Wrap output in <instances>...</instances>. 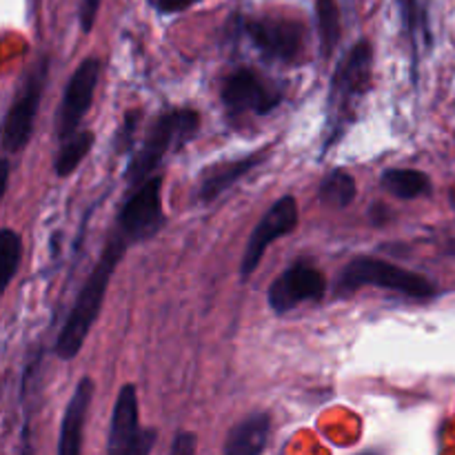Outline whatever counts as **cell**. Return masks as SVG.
Listing matches in <instances>:
<instances>
[{"label":"cell","mask_w":455,"mask_h":455,"mask_svg":"<svg viewBox=\"0 0 455 455\" xmlns=\"http://www.w3.org/2000/svg\"><path fill=\"white\" fill-rule=\"evenodd\" d=\"M364 287L387 289V291L403 293L409 300L427 302L438 296V287L425 278L422 274H416L411 269L394 265V262L380 260V258L360 256L354 258L345 269L340 271L338 278L336 293L340 296H351Z\"/></svg>","instance_id":"cell-4"},{"label":"cell","mask_w":455,"mask_h":455,"mask_svg":"<svg viewBox=\"0 0 455 455\" xmlns=\"http://www.w3.org/2000/svg\"><path fill=\"white\" fill-rule=\"evenodd\" d=\"M382 189L400 200H413L431 191V178L418 169H387L380 176Z\"/></svg>","instance_id":"cell-16"},{"label":"cell","mask_w":455,"mask_h":455,"mask_svg":"<svg viewBox=\"0 0 455 455\" xmlns=\"http://www.w3.org/2000/svg\"><path fill=\"white\" fill-rule=\"evenodd\" d=\"M93 142H96L93 132H76L74 136L62 140V147L58 149L56 160H53V172H56V176H71L80 167V163L87 158L89 151L93 149Z\"/></svg>","instance_id":"cell-18"},{"label":"cell","mask_w":455,"mask_h":455,"mask_svg":"<svg viewBox=\"0 0 455 455\" xmlns=\"http://www.w3.org/2000/svg\"><path fill=\"white\" fill-rule=\"evenodd\" d=\"M49 80V58L31 62V69L22 78L20 89L13 96L3 124V151L4 156L20 154L31 140L36 116H38L40 100H43L44 84Z\"/></svg>","instance_id":"cell-5"},{"label":"cell","mask_w":455,"mask_h":455,"mask_svg":"<svg viewBox=\"0 0 455 455\" xmlns=\"http://www.w3.org/2000/svg\"><path fill=\"white\" fill-rule=\"evenodd\" d=\"M358 196V185H355L354 176L345 169H333L331 173L324 176V180L318 187V200L324 207L331 209H345Z\"/></svg>","instance_id":"cell-17"},{"label":"cell","mask_w":455,"mask_h":455,"mask_svg":"<svg viewBox=\"0 0 455 455\" xmlns=\"http://www.w3.org/2000/svg\"><path fill=\"white\" fill-rule=\"evenodd\" d=\"M373 74V47L369 40H358L354 47L347 52L340 65L336 67L331 78V89H329V111H327V142L340 138L345 127L354 123L355 107L360 105L364 96L371 89Z\"/></svg>","instance_id":"cell-2"},{"label":"cell","mask_w":455,"mask_h":455,"mask_svg":"<svg viewBox=\"0 0 455 455\" xmlns=\"http://www.w3.org/2000/svg\"><path fill=\"white\" fill-rule=\"evenodd\" d=\"M327 275L307 262L284 269L267 289V302L275 314H289L305 302H320L327 293Z\"/></svg>","instance_id":"cell-11"},{"label":"cell","mask_w":455,"mask_h":455,"mask_svg":"<svg viewBox=\"0 0 455 455\" xmlns=\"http://www.w3.org/2000/svg\"><path fill=\"white\" fill-rule=\"evenodd\" d=\"M196 449H198V438H196V434H189V431H180L172 444L173 455H191L196 453Z\"/></svg>","instance_id":"cell-24"},{"label":"cell","mask_w":455,"mask_h":455,"mask_svg":"<svg viewBox=\"0 0 455 455\" xmlns=\"http://www.w3.org/2000/svg\"><path fill=\"white\" fill-rule=\"evenodd\" d=\"M203 3V0H149L151 7L158 13H178L185 9L194 7V4Z\"/></svg>","instance_id":"cell-23"},{"label":"cell","mask_w":455,"mask_h":455,"mask_svg":"<svg viewBox=\"0 0 455 455\" xmlns=\"http://www.w3.org/2000/svg\"><path fill=\"white\" fill-rule=\"evenodd\" d=\"M129 244L132 243L116 229L107 238L100 258H98L92 274L87 275L84 284L80 287L78 298H76L74 307H71L69 315H67L65 324H62L60 333L56 338L53 354L60 360L76 358L80 354V349H83L89 331H92V327L96 324L98 315L102 311V302H105L111 275H114L116 267L124 258V253H127Z\"/></svg>","instance_id":"cell-1"},{"label":"cell","mask_w":455,"mask_h":455,"mask_svg":"<svg viewBox=\"0 0 455 455\" xmlns=\"http://www.w3.org/2000/svg\"><path fill=\"white\" fill-rule=\"evenodd\" d=\"M100 4L102 0H80V27H83L84 34H89V31L93 29V25H96V18H98V12H100Z\"/></svg>","instance_id":"cell-22"},{"label":"cell","mask_w":455,"mask_h":455,"mask_svg":"<svg viewBox=\"0 0 455 455\" xmlns=\"http://www.w3.org/2000/svg\"><path fill=\"white\" fill-rule=\"evenodd\" d=\"M267 160V151H256L251 156H244L240 160H229V163L213 164V167L204 169V173L200 176L198 182V203L209 204L213 200L220 198L225 191H229L231 187L238 180H243L247 173H251L258 164H262Z\"/></svg>","instance_id":"cell-14"},{"label":"cell","mask_w":455,"mask_h":455,"mask_svg":"<svg viewBox=\"0 0 455 455\" xmlns=\"http://www.w3.org/2000/svg\"><path fill=\"white\" fill-rule=\"evenodd\" d=\"M136 123H138L136 111H133V114L124 116L123 129H120L118 136H116V145H118L120 151L129 149V145H132V133H133V129H136Z\"/></svg>","instance_id":"cell-25"},{"label":"cell","mask_w":455,"mask_h":455,"mask_svg":"<svg viewBox=\"0 0 455 455\" xmlns=\"http://www.w3.org/2000/svg\"><path fill=\"white\" fill-rule=\"evenodd\" d=\"M298 216L300 213H298V203L293 196H283L267 209V213L253 227L251 235L247 240V249H244L243 262H240V278H251L253 271L260 267L262 256L269 249V244L296 229Z\"/></svg>","instance_id":"cell-12"},{"label":"cell","mask_w":455,"mask_h":455,"mask_svg":"<svg viewBox=\"0 0 455 455\" xmlns=\"http://www.w3.org/2000/svg\"><path fill=\"white\" fill-rule=\"evenodd\" d=\"M271 435V416L256 411L240 420L227 435L222 451L227 455H258L265 451Z\"/></svg>","instance_id":"cell-15"},{"label":"cell","mask_w":455,"mask_h":455,"mask_svg":"<svg viewBox=\"0 0 455 455\" xmlns=\"http://www.w3.org/2000/svg\"><path fill=\"white\" fill-rule=\"evenodd\" d=\"M400 3V13H403L404 29H407L409 38L416 44V34L420 27H427L425 16H422L420 7H418V0H398Z\"/></svg>","instance_id":"cell-21"},{"label":"cell","mask_w":455,"mask_h":455,"mask_svg":"<svg viewBox=\"0 0 455 455\" xmlns=\"http://www.w3.org/2000/svg\"><path fill=\"white\" fill-rule=\"evenodd\" d=\"M315 25H318V38L323 56L329 58L342 38L340 7L336 0H315Z\"/></svg>","instance_id":"cell-19"},{"label":"cell","mask_w":455,"mask_h":455,"mask_svg":"<svg viewBox=\"0 0 455 455\" xmlns=\"http://www.w3.org/2000/svg\"><path fill=\"white\" fill-rule=\"evenodd\" d=\"M160 189H163V176L154 173L142 185L132 189L123 207L118 209L114 229L120 231L132 244L154 238L164 227Z\"/></svg>","instance_id":"cell-8"},{"label":"cell","mask_w":455,"mask_h":455,"mask_svg":"<svg viewBox=\"0 0 455 455\" xmlns=\"http://www.w3.org/2000/svg\"><path fill=\"white\" fill-rule=\"evenodd\" d=\"M243 34L262 58L283 65H296L305 56L307 29L302 22L283 16L244 18Z\"/></svg>","instance_id":"cell-6"},{"label":"cell","mask_w":455,"mask_h":455,"mask_svg":"<svg viewBox=\"0 0 455 455\" xmlns=\"http://www.w3.org/2000/svg\"><path fill=\"white\" fill-rule=\"evenodd\" d=\"M200 129V114L196 109H172L164 111L156 118L142 140L140 149L133 154L124 169V180L129 189H136L138 185L154 176L158 164L167 158L172 151H180L189 145Z\"/></svg>","instance_id":"cell-3"},{"label":"cell","mask_w":455,"mask_h":455,"mask_svg":"<svg viewBox=\"0 0 455 455\" xmlns=\"http://www.w3.org/2000/svg\"><path fill=\"white\" fill-rule=\"evenodd\" d=\"M22 258V240L20 235L13 229L4 227L0 231V278H3V291H7V287L12 284V280L16 278L18 267H20Z\"/></svg>","instance_id":"cell-20"},{"label":"cell","mask_w":455,"mask_h":455,"mask_svg":"<svg viewBox=\"0 0 455 455\" xmlns=\"http://www.w3.org/2000/svg\"><path fill=\"white\" fill-rule=\"evenodd\" d=\"M156 429H142L138 422V394L133 385H123L111 413L107 453L111 455H147L154 449Z\"/></svg>","instance_id":"cell-9"},{"label":"cell","mask_w":455,"mask_h":455,"mask_svg":"<svg viewBox=\"0 0 455 455\" xmlns=\"http://www.w3.org/2000/svg\"><path fill=\"white\" fill-rule=\"evenodd\" d=\"M93 400V380L92 378H80L67 403L65 416L60 422V434H58L56 451L60 455H78L83 451V434L84 422H87L89 407Z\"/></svg>","instance_id":"cell-13"},{"label":"cell","mask_w":455,"mask_h":455,"mask_svg":"<svg viewBox=\"0 0 455 455\" xmlns=\"http://www.w3.org/2000/svg\"><path fill=\"white\" fill-rule=\"evenodd\" d=\"M220 98L229 118H243V116H269L283 105L284 93L274 80L244 67L227 76Z\"/></svg>","instance_id":"cell-7"},{"label":"cell","mask_w":455,"mask_h":455,"mask_svg":"<svg viewBox=\"0 0 455 455\" xmlns=\"http://www.w3.org/2000/svg\"><path fill=\"white\" fill-rule=\"evenodd\" d=\"M100 69L102 65L98 58H84L71 74L65 93H62L60 107L56 111V129L53 132H56V138L60 142L74 136L76 129L83 123L84 114L92 107L98 80H100Z\"/></svg>","instance_id":"cell-10"}]
</instances>
